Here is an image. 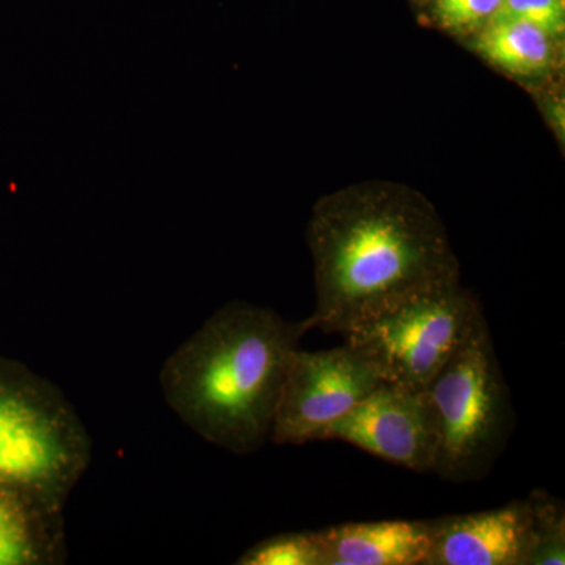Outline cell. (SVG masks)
Instances as JSON below:
<instances>
[{
  "label": "cell",
  "instance_id": "6",
  "mask_svg": "<svg viewBox=\"0 0 565 565\" xmlns=\"http://www.w3.org/2000/svg\"><path fill=\"white\" fill-rule=\"evenodd\" d=\"M374 364L345 343L330 351H297L275 414V445L315 441L323 427L352 412L381 384Z\"/></svg>",
  "mask_w": 565,
  "mask_h": 565
},
{
  "label": "cell",
  "instance_id": "12",
  "mask_svg": "<svg viewBox=\"0 0 565 565\" xmlns=\"http://www.w3.org/2000/svg\"><path fill=\"white\" fill-rule=\"evenodd\" d=\"M533 512V550L527 565L565 564V511L563 501L541 490L527 497Z\"/></svg>",
  "mask_w": 565,
  "mask_h": 565
},
{
  "label": "cell",
  "instance_id": "5",
  "mask_svg": "<svg viewBox=\"0 0 565 565\" xmlns=\"http://www.w3.org/2000/svg\"><path fill=\"white\" fill-rule=\"evenodd\" d=\"M486 322L455 281L411 297L345 334L382 381L426 390L465 341Z\"/></svg>",
  "mask_w": 565,
  "mask_h": 565
},
{
  "label": "cell",
  "instance_id": "3",
  "mask_svg": "<svg viewBox=\"0 0 565 565\" xmlns=\"http://www.w3.org/2000/svg\"><path fill=\"white\" fill-rule=\"evenodd\" d=\"M90 460V435L65 394L0 356V482L63 511Z\"/></svg>",
  "mask_w": 565,
  "mask_h": 565
},
{
  "label": "cell",
  "instance_id": "9",
  "mask_svg": "<svg viewBox=\"0 0 565 565\" xmlns=\"http://www.w3.org/2000/svg\"><path fill=\"white\" fill-rule=\"evenodd\" d=\"M316 534L323 565H424L433 546L430 520L344 523Z\"/></svg>",
  "mask_w": 565,
  "mask_h": 565
},
{
  "label": "cell",
  "instance_id": "15",
  "mask_svg": "<svg viewBox=\"0 0 565 565\" xmlns=\"http://www.w3.org/2000/svg\"><path fill=\"white\" fill-rule=\"evenodd\" d=\"M434 17L445 29L456 32L482 29L500 9L501 0H430Z\"/></svg>",
  "mask_w": 565,
  "mask_h": 565
},
{
  "label": "cell",
  "instance_id": "7",
  "mask_svg": "<svg viewBox=\"0 0 565 565\" xmlns=\"http://www.w3.org/2000/svg\"><path fill=\"white\" fill-rule=\"evenodd\" d=\"M316 440H341L415 473H433L435 424L426 390L382 381L366 399Z\"/></svg>",
  "mask_w": 565,
  "mask_h": 565
},
{
  "label": "cell",
  "instance_id": "1",
  "mask_svg": "<svg viewBox=\"0 0 565 565\" xmlns=\"http://www.w3.org/2000/svg\"><path fill=\"white\" fill-rule=\"evenodd\" d=\"M305 333L302 323L266 308L226 305L163 364V397L210 444L234 455L258 451Z\"/></svg>",
  "mask_w": 565,
  "mask_h": 565
},
{
  "label": "cell",
  "instance_id": "2",
  "mask_svg": "<svg viewBox=\"0 0 565 565\" xmlns=\"http://www.w3.org/2000/svg\"><path fill=\"white\" fill-rule=\"evenodd\" d=\"M318 307L305 332L348 334L416 294L455 281L444 239L423 215L375 207L316 228Z\"/></svg>",
  "mask_w": 565,
  "mask_h": 565
},
{
  "label": "cell",
  "instance_id": "13",
  "mask_svg": "<svg viewBox=\"0 0 565 565\" xmlns=\"http://www.w3.org/2000/svg\"><path fill=\"white\" fill-rule=\"evenodd\" d=\"M239 565H323L316 533H282L264 539L236 561Z\"/></svg>",
  "mask_w": 565,
  "mask_h": 565
},
{
  "label": "cell",
  "instance_id": "11",
  "mask_svg": "<svg viewBox=\"0 0 565 565\" xmlns=\"http://www.w3.org/2000/svg\"><path fill=\"white\" fill-rule=\"evenodd\" d=\"M552 39L531 22L492 20L478 36V50L490 62L515 74H535L552 61Z\"/></svg>",
  "mask_w": 565,
  "mask_h": 565
},
{
  "label": "cell",
  "instance_id": "8",
  "mask_svg": "<svg viewBox=\"0 0 565 565\" xmlns=\"http://www.w3.org/2000/svg\"><path fill=\"white\" fill-rule=\"evenodd\" d=\"M433 546L424 565H527L533 550L530 500L467 515L430 520Z\"/></svg>",
  "mask_w": 565,
  "mask_h": 565
},
{
  "label": "cell",
  "instance_id": "4",
  "mask_svg": "<svg viewBox=\"0 0 565 565\" xmlns=\"http://www.w3.org/2000/svg\"><path fill=\"white\" fill-rule=\"evenodd\" d=\"M426 394L437 437L433 473L456 484L481 481L514 427L511 392L487 322L435 375Z\"/></svg>",
  "mask_w": 565,
  "mask_h": 565
},
{
  "label": "cell",
  "instance_id": "10",
  "mask_svg": "<svg viewBox=\"0 0 565 565\" xmlns=\"http://www.w3.org/2000/svg\"><path fill=\"white\" fill-rule=\"evenodd\" d=\"M65 559L62 509L0 482V565H55Z\"/></svg>",
  "mask_w": 565,
  "mask_h": 565
},
{
  "label": "cell",
  "instance_id": "14",
  "mask_svg": "<svg viewBox=\"0 0 565 565\" xmlns=\"http://www.w3.org/2000/svg\"><path fill=\"white\" fill-rule=\"evenodd\" d=\"M492 20L526 21L550 36H559L565 29V0H501Z\"/></svg>",
  "mask_w": 565,
  "mask_h": 565
}]
</instances>
